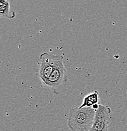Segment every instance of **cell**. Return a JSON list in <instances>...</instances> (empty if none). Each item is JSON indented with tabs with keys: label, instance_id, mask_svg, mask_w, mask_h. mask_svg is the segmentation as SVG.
Segmentation results:
<instances>
[{
	"label": "cell",
	"instance_id": "3957f363",
	"mask_svg": "<svg viewBox=\"0 0 127 131\" xmlns=\"http://www.w3.org/2000/svg\"><path fill=\"white\" fill-rule=\"evenodd\" d=\"M66 77L65 66L63 62H61L52 73L44 86L51 89L56 95H60L65 90Z\"/></svg>",
	"mask_w": 127,
	"mask_h": 131
},
{
	"label": "cell",
	"instance_id": "5b68a950",
	"mask_svg": "<svg viewBox=\"0 0 127 131\" xmlns=\"http://www.w3.org/2000/svg\"><path fill=\"white\" fill-rule=\"evenodd\" d=\"M0 16L7 19H13L16 16L15 12L10 9L8 1L0 0Z\"/></svg>",
	"mask_w": 127,
	"mask_h": 131
},
{
	"label": "cell",
	"instance_id": "8992f818",
	"mask_svg": "<svg viewBox=\"0 0 127 131\" xmlns=\"http://www.w3.org/2000/svg\"><path fill=\"white\" fill-rule=\"evenodd\" d=\"M99 93L97 91H94V92L89 94L85 96L83 100V103L80 108L92 107L95 105L98 104L99 102Z\"/></svg>",
	"mask_w": 127,
	"mask_h": 131
},
{
	"label": "cell",
	"instance_id": "277c9868",
	"mask_svg": "<svg viewBox=\"0 0 127 131\" xmlns=\"http://www.w3.org/2000/svg\"><path fill=\"white\" fill-rule=\"evenodd\" d=\"M111 112V109L109 106L99 105L95 112L93 125L90 131H109Z\"/></svg>",
	"mask_w": 127,
	"mask_h": 131
},
{
	"label": "cell",
	"instance_id": "7a4b0ae2",
	"mask_svg": "<svg viewBox=\"0 0 127 131\" xmlns=\"http://www.w3.org/2000/svg\"><path fill=\"white\" fill-rule=\"evenodd\" d=\"M40 64L37 75L44 85L50 76L58 66L63 62V57L48 52H44L40 55Z\"/></svg>",
	"mask_w": 127,
	"mask_h": 131
},
{
	"label": "cell",
	"instance_id": "6da1fadb",
	"mask_svg": "<svg viewBox=\"0 0 127 131\" xmlns=\"http://www.w3.org/2000/svg\"><path fill=\"white\" fill-rule=\"evenodd\" d=\"M95 112L92 107H73L68 115L69 129L71 131H90L93 125Z\"/></svg>",
	"mask_w": 127,
	"mask_h": 131
}]
</instances>
